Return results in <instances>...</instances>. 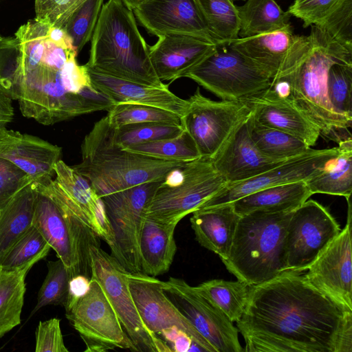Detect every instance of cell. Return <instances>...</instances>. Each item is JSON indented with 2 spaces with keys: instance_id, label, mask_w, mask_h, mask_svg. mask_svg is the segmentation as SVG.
I'll return each mask as SVG.
<instances>
[{
  "instance_id": "1",
  "label": "cell",
  "mask_w": 352,
  "mask_h": 352,
  "mask_svg": "<svg viewBox=\"0 0 352 352\" xmlns=\"http://www.w3.org/2000/svg\"><path fill=\"white\" fill-rule=\"evenodd\" d=\"M248 352H351L352 310L285 271L251 285L236 322Z\"/></svg>"
},
{
  "instance_id": "2",
  "label": "cell",
  "mask_w": 352,
  "mask_h": 352,
  "mask_svg": "<svg viewBox=\"0 0 352 352\" xmlns=\"http://www.w3.org/2000/svg\"><path fill=\"white\" fill-rule=\"evenodd\" d=\"M335 63L352 65V50L311 25L309 35H294L273 79L285 82L289 96L318 125L321 135L339 143L351 138L352 119L339 113L328 97L327 74Z\"/></svg>"
},
{
  "instance_id": "3",
  "label": "cell",
  "mask_w": 352,
  "mask_h": 352,
  "mask_svg": "<svg viewBox=\"0 0 352 352\" xmlns=\"http://www.w3.org/2000/svg\"><path fill=\"white\" fill-rule=\"evenodd\" d=\"M107 116L94 123L81 144L80 163L72 167L100 198L146 182L166 178L186 162L166 161L121 148Z\"/></svg>"
},
{
  "instance_id": "4",
  "label": "cell",
  "mask_w": 352,
  "mask_h": 352,
  "mask_svg": "<svg viewBox=\"0 0 352 352\" xmlns=\"http://www.w3.org/2000/svg\"><path fill=\"white\" fill-rule=\"evenodd\" d=\"M150 46L140 34L133 10L122 0L103 3L91 38L86 65L111 76L164 87L150 60Z\"/></svg>"
},
{
  "instance_id": "5",
  "label": "cell",
  "mask_w": 352,
  "mask_h": 352,
  "mask_svg": "<svg viewBox=\"0 0 352 352\" xmlns=\"http://www.w3.org/2000/svg\"><path fill=\"white\" fill-rule=\"evenodd\" d=\"M292 212L254 211L241 216L228 256L222 261L226 269L250 285L287 271L285 239Z\"/></svg>"
},
{
  "instance_id": "6",
  "label": "cell",
  "mask_w": 352,
  "mask_h": 352,
  "mask_svg": "<svg viewBox=\"0 0 352 352\" xmlns=\"http://www.w3.org/2000/svg\"><path fill=\"white\" fill-rule=\"evenodd\" d=\"M226 183L211 159L201 157L188 162L170 172L156 188L146 216L160 223L177 226Z\"/></svg>"
},
{
  "instance_id": "7",
  "label": "cell",
  "mask_w": 352,
  "mask_h": 352,
  "mask_svg": "<svg viewBox=\"0 0 352 352\" xmlns=\"http://www.w3.org/2000/svg\"><path fill=\"white\" fill-rule=\"evenodd\" d=\"M16 100L23 116L44 125L104 111L85 96L73 93L62 68L42 65L23 76Z\"/></svg>"
},
{
  "instance_id": "8",
  "label": "cell",
  "mask_w": 352,
  "mask_h": 352,
  "mask_svg": "<svg viewBox=\"0 0 352 352\" xmlns=\"http://www.w3.org/2000/svg\"><path fill=\"white\" fill-rule=\"evenodd\" d=\"M188 78L224 100L243 101L267 89L273 76L232 48L217 44L200 63L186 72Z\"/></svg>"
},
{
  "instance_id": "9",
  "label": "cell",
  "mask_w": 352,
  "mask_h": 352,
  "mask_svg": "<svg viewBox=\"0 0 352 352\" xmlns=\"http://www.w3.org/2000/svg\"><path fill=\"white\" fill-rule=\"evenodd\" d=\"M187 100L188 106L181 118V125L193 140L201 157L211 160L252 116L244 102L212 100L204 96L199 87Z\"/></svg>"
},
{
  "instance_id": "10",
  "label": "cell",
  "mask_w": 352,
  "mask_h": 352,
  "mask_svg": "<svg viewBox=\"0 0 352 352\" xmlns=\"http://www.w3.org/2000/svg\"><path fill=\"white\" fill-rule=\"evenodd\" d=\"M91 277L100 285L135 351H173L145 326L129 290L126 271L99 246L89 248Z\"/></svg>"
},
{
  "instance_id": "11",
  "label": "cell",
  "mask_w": 352,
  "mask_h": 352,
  "mask_svg": "<svg viewBox=\"0 0 352 352\" xmlns=\"http://www.w3.org/2000/svg\"><path fill=\"white\" fill-rule=\"evenodd\" d=\"M164 179L100 197L115 237L111 255L129 272H142L139 249L141 232L148 204Z\"/></svg>"
},
{
  "instance_id": "12",
  "label": "cell",
  "mask_w": 352,
  "mask_h": 352,
  "mask_svg": "<svg viewBox=\"0 0 352 352\" xmlns=\"http://www.w3.org/2000/svg\"><path fill=\"white\" fill-rule=\"evenodd\" d=\"M65 316L86 344L85 351L104 352L116 348L135 349L99 283L90 278L88 292Z\"/></svg>"
},
{
  "instance_id": "13",
  "label": "cell",
  "mask_w": 352,
  "mask_h": 352,
  "mask_svg": "<svg viewBox=\"0 0 352 352\" xmlns=\"http://www.w3.org/2000/svg\"><path fill=\"white\" fill-rule=\"evenodd\" d=\"M341 231L329 211L310 199L292 212L285 239L287 271L304 272Z\"/></svg>"
},
{
  "instance_id": "14",
  "label": "cell",
  "mask_w": 352,
  "mask_h": 352,
  "mask_svg": "<svg viewBox=\"0 0 352 352\" xmlns=\"http://www.w3.org/2000/svg\"><path fill=\"white\" fill-rule=\"evenodd\" d=\"M170 300L192 323L216 352H242L239 330L217 306L184 280L170 277L162 281Z\"/></svg>"
},
{
  "instance_id": "15",
  "label": "cell",
  "mask_w": 352,
  "mask_h": 352,
  "mask_svg": "<svg viewBox=\"0 0 352 352\" xmlns=\"http://www.w3.org/2000/svg\"><path fill=\"white\" fill-rule=\"evenodd\" d=\"M130 292L140 316L148 330L155 334L176 326L187 333L202 351L216 352L188 319L170 300L162 281L143 272H127Z\"/></svg>"
},
{
  "instance_id": "16",
  "label": "cell",
  "mask_w": 352,
  "mask_h": 352,
  "mask_svg": "<svg viewBox=\"0 0 352 352\" xmlns=\"http://www.w3.org/2000/svg\"><path fill=\"white\" fill-rule=\"evenodd\" d=\"M338 236L307 268L305 276L317 289L337 304L352 310L351 208Z\"/></svg>"
},
{
  "instance_id": "17",
  "label": "cell",
  "mask_w": 352,
  "mask_h": 352,
  "mask_svg": "<svg viewBox=\"0 0 352 352\" xmlns=\"http://www.w3.org/2000/svg\"><path fill=\"white\" fill-rule=\"evenodd\" d=\"M243 102L256 121L292 135L309 147L321 135L318 125L289 96L286 85L280 79L272 80L267 89Z\"/></svg>"
},
{
  "instance_id": "18",
  "label": "cell",
  "mask_w": 352,
  "mask_h": 352,
  "mask_svg": "<svg viewBox=\"0 0 352 352\" xmlns=\"http://www.w3.org/2000/svg\"><path fill=\"white\" fill-rule=\"evenodd\" d=\"M338 153V147L322 150L312 149L251 178L226 183L200 208L230 204L268 187L305 181Z\"/></svg>"
},
{
  "instance_id": "19",
  "label": "cell",
  "mask_w": 352,
  "mask_h": 352,
  "mask_svg": "<svg viewBox=\"0 0 352 352\" xmlns=\"http://www.w3.org/2000/svg\"><path fill=\"white\" fill-rule=\"evenodd\" d=\"M133 10L141 25L157 37L168 34H188L217 44L195 0H149Z\"/></svg>"
},
{
  "instance_id": "20",
  "label": "cell",
  "mask_w": 352,
  "mask_h": 352,
  "mask_svg": "<svg viewBox=\"0 0 352 352\" xmlns=\"http://www.w3.org/2000/svg\"><path fill=\"white\" fill-rule=\"evenodd\" d=\"M203 38L182 34H168L158 37L150 46V60L161 81L173 82L200 63L216 47Z\"/></svg>"
},
{
  "instance_id": "21",
  "label": "cell",
  "mask_w": 352,
  "mask_h": 352,
  "mask_svg": "<svg viewBox=\"0 0 352 352\" xmlns=\"http://www.w3.org/2000/svg\"><path fill=\"white\" fill-rule=\"evenodd\" d=\"M62 148L36 136L0 129V157L27 173L34 182L54 178Z\"/></svg>"
},
{
  "instance_id": "22",
  "label": "cell",
  "mask_w": 352,
  "mask_h": 352,
  "mask_svg": "<svg viewBox=\"0 0 352 352\" xmlns=\"http://www.w3.org/2000/svg\"><path fill=\"white\" fill-rule=\"evenodd\" d=\"M85 65L92 85L114 104L152 106L177 114L181 118L188 109V100L176 96L168 89V85L164 87L146 85L104 74Z\"/></svg>"
},
{
  "instance_id": "23",
  "label": "cell",
  "mask_w": 352,
  "mask_h": 352,
  "mask_svg": "<svg viewBox=\"0 0 352 352\" xmlns=\"http://www.w3.org/2000/svg\"><path fill=\"white\" fill-rule=\"evenodd\" d=\"M248 120L212 159L214 168L227 183L251 178L287 161L270 158L258 149L251 138Z\"/></svg>"
},
{
  "instance_id": "24",
  "label": "cell",
  "mask_w": 352,
  "mask_h": 352,
  "mask_svg": "<svg viewBox=\"0 0 352 352\" xmlns=\"http://www.w3.org/2000/svg\"><path fill=\"white\" fill-rule=\"evenodd\" d=\"M54 172V180L78 208L86 224L112 247L114 234L102 199L85 178L62 160L57 162Z\"/></svg>"
},
{
  "instance_id": "25",
  "label": "cell",
  "mask_w": 352,
  "mask_h": 352,
  "mask_svg": "<svg viewBox=\"0 0 352 352\" xmlns=\"http://www.w3.org/2000/svg\"><path fill=\"white\" fill-rule=\"evenodd\" d=\"M36 188L33 225L67 268L71 278L77 275V261L69 230L63 212L44 186L34 182Z\"/></svg>"
},
{
  "instance_id": "26",
  "label": "cell",
  "mask_w": 352,
  "mask_h": 352,
  "mask_svg": "<svg viewBox=\"0 0 352 352\" xmlns=\"http://www.w3.org/2000/svg\"><path fill=\"white\" fill-rule=\"evenodd\" d=\"M240 217L230 203L198 209L190 221L197 241L223 261L228 256Z\"/></svg>"
},
{
  "instance_id": "27",
  "label": "cell",
  "mask_w": 352,
  "mask_h": 352,
  "mask_svg": "<svg viewBox=\"0 0 352 352\" xmlns=\"http://www.w3.org/2000/svg\"><path fill=\"white\" fill-rule=\"evenodd\" d=\"M175 228L146 216L139 246L143 273L156 277L168 271L177 251L174 238Z\"/></svg>"
},
{
  "instance_id": "28",
  "label": "cell",
  "mask_w": 352,
  "mask_h": 352,
  "mask_svg": "<svg viewBox=\"0 0 352 352\" xmlns=\"http://www.w3.org/2000/svg\"><path fill=\"white\" fill-rule=\"evenodd\" d=\"M311 195L305 182L300 181L256 191L232 204L240 216L254 211L288 212L296 210Z\"/></svg>"
},
{
  "instance_id": "29",
  "label": "cell",
  "mask_w": 352,
  "mask_h": 352,
  "mask_svg": "<svg viewBox=\"0 0 352 352\" xmlns=\"http://www.w3.org/2000/svg\"><path fill=\"white\" fill-rule=\"evenodd\" d=\"M292 28L251 37L238 38L228 44L272 76L279 71L294 37Z\"/></svg>"
},
{
  "instance_id": "30",
  "label": "cell",
  "mask_w": 352,
  "mask_h": 352,
  "mask_svg": "<svg viewBox=\"0 0 352 352\" xmlns=\"http://www.w3.org/2000/svg\"><path fill=\"white\" fill-rule=\"evenodd\" d=\"M338 153L305 182L311 193L349 198L352 192V138L340 142Z\"/></svg>"
},
{
  "instance_id": "31",
  "label": "cell",
  "mask_w": 352,
  "mask_h": 352,
  "mask_svg": "<svg viewBox=\"0 0 352 352\" xmlns=\"http://www.w3.org/2000/svg\"><path fill=\"white\" fill-rule=\"evenodd\" d=\"M35 196L33 182L0 210V264L12 247L32 226Z\"/></svg>"
},
{
  "instance_id": "32",
  "label": "cell",
  "mask_w": 352,
  "mask_h": 352,
  "mask_svg": "<svg viewBox=\"0 0 352 352\" xmlns=\"http://www.w3.org/2000/svg\"><path fill=\"white\" fill-rule=\"evenodd\" d=\"M38 182L44 186L58 204L67 222L76 254L77 275L82 274L91 278L89 250L91 245L100 247V237L74 212L54 178H45Z\"/></svg>"
},
{
  "instance_id": "33",
  "label": "cell",
  "mask_w": 352,
  "mask_h": 352,
  "mask_svg": "<svg viewBox=\"0 0 352 352\" xmlns=\"http://www.w3.org/2000/svg\"><path fill=\"white\" fill-rule=\"evenodd\" d=\"M239 19V38L251 37L292 28L291 14L275 0H246L236 6Z\"/></svg>"
},
{
  "instance_id": "34",
  "label": "cell",
  "mask_w": 352,
  "mask_h": 352,
  "mask_svg": "<svg viewBox=\"0 0 352 352\" xmlns=\"http://www.w3.org/2000/svg\"><path fill=\"white\" fill-rule=\"evenodd\" d=\"M30 269L8 270L0 267V338L21 323L26 290L25 280Z\"/></svg>"
},
{
  "instance_id": "35",
  "label": "cell",
  "mask_w": 352,
  "mask_h": 352,
  "mask_svg": "<svg viewBox=\"0 0 352 352\" xmlns=\"http://www.w3.org/2000/svg\"><path fill=\"white\" fill-rule=\"evenodd\" d=\"M251 285L236 281L212 279L203 282L195 289L221 309L232 322H237L242 316L250 294Z\"/></svg>"
},
{
  "instance_id": "36",
  "label": "cell",
  "mask_w": 352,
  "mask_h": 352,
  "mask_svg": "<svg viewBox=\"0 0 352 352\" xmlns=\"http://www.w3.org/2000/svg\"><path fill=\"white\" fill-rule=\"evenodd\" d=\"M248 122L254 143L263 155L270 158L287 160L312 150L298 138L260 124L252 116Z\"/></svg>"
},
{
  "instance_id": "37",
  "label": "cell",
  "mask_w": 352,
  "mask_h": 352,
  "mask_svg": "<svg viewBox=\"0 0 352 352\" xmlns=\"http://www.w3.org/2000/svg\"><path fill=\"white\" fill-rule=\"evenodd\" d=\"M201 18L217 44L239 38V19L232 0H195Z\"/></svg>"
},
{
  "instance_id": "38",
  "label": "cell",
  "mask_w": 352,
  "mask_h": 352,
  "mask_svg": "<svg viewBox=\"0 0 352 352\" xmlns=\"http://www.w3.org/2000/svg\"><path fill=\"white\" fill-rule=\"evenodd\" d=\"M50 28L47 23L35 19L30 20L20 26L14 34L19 48L16 100L23 76L41 64L45 50V41Z\"/></svg>"
},
{
  "instance_id": "39",
  "label": "cell",
  "mask_w": 352,
  "mask_h": 352,
  "mask_svg": "<svg viewBox=\"0 0 352 352\" xmlns=\"http://www.w3.org/2000/svg\"><path fill=\"white\" fill-rule=\"evenodd\" d=\"M122 148L166 161L188 162L201 157L193 140L185 130L173 138L142 143Z\"/></svg>"
},
{
  "instance_id": "40",
  "label": "cell",
  "mask_w": 352,
  "mask_h": 352,
  "mask_svg": "<svg viewBox=\"0 0 352 352\" xmlns=\"http://www.w3.org/2000/svg\"><path fill=\"white\" fill-rule=\"evenodd\" d=\"M50 249L45 239L32 224L6 255L0 267L8 270L32 268L48 254Z\"/></svg>"
},
{
  "instance_id": "41",
  "label": "cell",
  "mask_w": 352,
  "mask_h": 352,
  "mask_svg": "<svg viewBox=\"0 0 352 352\" xmlns=\"http://www.w3.org/2000/svg\"><path fill=\"white\" fill-rule=\"evenodd\" d=\"M114 128L113 139L121 148L177 137L182 125L160 122L129 124Z\"/></svg>"
},
{
  "instance_id": "42",
  "label": "cell",
  "mask_w": 352,
  "mask_h": 352,
  "mask_svg": "<svg viewBox=\"0 0 352 352\" xmlns=\"http://www.w3.org/2000/svg\"><path fill=\"white\" fill-rule=\"evenodd\" d=\"M110 124L119 127L129 124L160 122L181 125V116L170 111L143 104H115L107 115Z\"/></svg>"
},
{
  "instance_id": "43",
  "label": "cell",
  "mask_w": 352,
  "mask_h": 352,
  "mask_svg": "<svg viewBox=\"0 0 352 352\" xmlns=\"http://www.w3.org/2000/svg\"><path fill=\"white\" fill-rule=\"evenodd\" d=\"M103 3L104 0H86L63 27L77 54L91 40Z\"/></svg>"
},
{
  "instance_id": "44",
  "label": "cell",
  "mask_w": 352,
  "mask_h": 352,
  "mask_svg": "<svg viewBox=\"0 0 352 352\" xmlns=\"http://www.w3.org/2000/svg\"><path fill=\"white\" fill-rule=\"evenodd\" d=\"M48 272L38 291L37 303L31 313L35 314L43 307L53 305L65 307L71 278L67 268L60 259L48 261Z\"/></svg>"
},
{
  "instance_id": "45",
  "label": "cell",
  "mask_w": 352,
  "mask_h": 352,
  "mask_svg": "<svg viewBox=\"0 0 352 352\" xmlns=\"http://www.w3.org/2000/svg\"><path fill=\"white\" fill-rule=\"evenodd\" d=\"M327 94L333 107L352 119V65L335 63L328 71Z\"/></svg>"
},
{
  "instance_id": "46",
  "label": "cell",
  "mask_w": 352,
  "mask_h": 352,
  "mask_svg": "<svg viewBox=\"0 0 352 352\" xmlns=\"http://www.w3.org/2000/svg\"><path fill=\"white\" fill-rule=\"evenodd\" d=\"M316 26L334 41L352 50V0H340Z\"/></svg>"
},
{
  "instance_id": "47",
  "label": "cell",
  "mask_w": 352,
  "mask_h": 352,
  "mask_svg": "<svg viewBox=\"0 0 352 352\" xmlns=\"http://www.w3.org/2000/svg\"><path fill=\"white\" fill-rule=\"evenodd\" d=\"M19 68V48L14 38H3L0 42V91L15 100Z\"/></svg>"
},
{
  "instance_id": "48",
  "label": "cell",
  "mask_w": 352,
  "mask_h": 352,
  "mask_svg": "<svg viewBox=\"0 0 352 352\" xmlns=\"http://www.w3.org/2000/svg\"><path fill=\"white\" fill-rule=\"evenodd\" d=\"M32 179L10 161L0 157V210Z\"/></svg>"
},
{
  "instance_id": "49",
  "label": "cell",
  "mask_w": 352,
  "mask_h": 352,
  "mask_svg": "<svg viewBox=\"0 0 352 352\" xmlns=\"http://www.w3.org/2000/svg\"><path fill=\"white\" fill-rule=\"evenodd\" d=\"M340 0H294L289 7L291 16L300 19L303 27L318 24Z\"/></svg>"
},
{
  "instance_id": "50",
  "label": "cell",
  "mask_w": 352,
  "mask_h": 352,
  "mask_svg": "<svg viewBox=\"0 0 352 352\" xmlns=\"http://www.w3.org/2000/svg\"><path fill=\"white\" fill-rule=\"evenodd\" d=\"M60 320L53 318L40 321L36 331V352H69L61 332Z\"/></svg>"
},
{
  "instance_id": "51",
  "label": "cell",
  "mask_w": 352,
  "mask_h": 352,
  "mask_svg": "<svg viewBox=\"0 0 352 352\" xmlns=\"http://www.w3.org/2000/svg\"><path fill=\"white\" fill-rule=\"evenodd\" d=\"M90 278L82 274L72 276L69 281L68 295L65 305V311L69 310L89 291Z\"/></svg>"
},
{
  "instance_id": "52",
  "label": "cell",
  "mask_w": 352,
  "mask_h": 352,
  "mask_svg": "<svg viewBox=\"0 0 352 352\" xmlns=\"http://www.w3.org/2000/svg\"><path fill=\"white\" fill-rule=\"evenodd\" d=\"M160 335L173 344L172 349L175 352H188L191 345L195 344L187 333L176 326L164 329Z\"/></svg>"
},
{
  "instance_id": "53",
  "label": "cell",
  "mask_w": 352,
  "mask_h": 352,
  "mask_svg": "<svg viewBox=\"0 0 352 352\" xmlns=\"http://www.w3.org/2000/svg\"><path fill=\"white\" fill-rule=\"evenodd\" d=\"M46 39L58 46L75 50L71 38L61 28L51 27L49 30Z\"/></svg>"
},
{
  "instance_id": "54",
  "label": "cell",
  "mask_w": 352,
  "mask_h": 352,
  "mask_svg": "<svg viewBox=\"0 0 352 352\" xmlns=\"http://www.w3.org/2000/svg\"><path fill=\"white\" fill-rule=\"evenodd\" d=\"M12 99L0 91V129L6 127L14 118Z\"/></svg>"
},
{
  "instance_id": "55",
  "label": "cell",
  "mask_w": 352,
  "mask_h": 352,
  "mask_svg": "<svg viewBox=\"0 0 352 352\" xmlns=\"http://www.w3.org/2000/svg\"><path fill=\"white\" fill-rule=\"evenodd\" d=\"M124 3L131 9L134 10L140 5L149 0H122Z\"/></svg>"
},
{
  "instance_id": "56",
  "label": "cell",
  "mask_w": 352,
  "mask_h": 352,
  "mask_svg": "<svg viewBox=\"0 0 352 352\" xmlns=\"http://www.w3.org/2000/svg\"><path fill=\"white\" fill-rule=\"evenodd\" d=\"M3 37L0 36V42L2 41Z\"/></svg>"
},
{
  "instance_id": "57",
  "label": "cell",
  "mask_w": 352,
  "mask_h": 352,
  "mask_svg": "<svg viewBox=\"0 0 352 352\" xmlns=\"http://www.w3.org/2000/svg\"><path fill=\"white\" fill-rule=\"evenodd\" d=\"M232 1H246V0H232Z\"/></svg>"
}]
</instances>
